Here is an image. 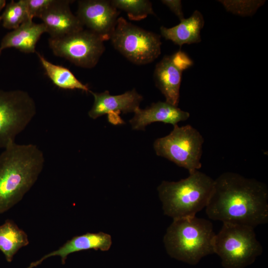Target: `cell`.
Segmentation results:
<instances>
[{"label": "cell", "mask_w": 268, "mask_h": 268, "mask_svg": "<svg viewBox=\"0 0 268 268\" xmlns=\"http://www.w3.org/2000/svg\"><path fill=\"white\" fill-rule=\"evenodd\" d=\"M161 2L166 5L180 19H184L182 2L180 0H163Z\"/></svg>", "instance_id": "cell-24"}, {"label": "cell", "mask_w": 268, "mask_h": 268, "mask_svg": "<svg viewBox=\"0 0 268 268\" xmlns=\"http://www.w3.org/2000/svg\"><path fill=\"white\" fill-rule=\"evenodd\" d=\"M28 244L26 233L12 220L7 219L0 226V251L8 262L12 261L20 248Z\"/></svg>", "instance_id": "cell-19"}, {"label": "cell", "mask_w": 268, "mask_h": 268, "mask_svg": "<svg viewBox=\"0 0 268 268\" xmlns=\"http://www.w3.org/2000/svg\"><path fill=\"white\" fill-rule=\"evenodd\" d=\"M69 0H53L39 16L50 38H56L80 31L83 26L70 8Z\"/></svg>", "instance_id": "cell-13"}, {"label": "cell", "mask_w": 268, "mask_h": 268, "mask_svg": "<svg viewBox=\"0 0 268 268\" xmlns=\"http://www.w3.org/2000/svg\"><path fill=\"white\" fill-rule=\"evenodd\" d=\"M112 4L118 10L125 11L129 18L138 21L149 15H155L151 2L148 0H111Z\"/></svg>", "instance_id": "cell-20"}, {"label": "cell", "mask_w": 268, "mask_h": 268, "mask_svg": "<svg viewBox=\"0 0 268 268\" xmlns=\"http://www.w3.org/2000/svg\"><path fill=\"white\" fill-rule=\"evenodd\" d=\"M205 207L211 219L255 228L268 221V189L255 179L225 172L214 180Z\"/></svg>", "instance_id": "cell-1"}, {"label": "cell", "mask_w": 268, "mask_h": 268, "mask_svg": "<svg viewBox=\"0 0 268 268\" xmlns=\"http://www.w3.org/2000/svg\"><path fill=\"white\" fill-rule=\"evenodd\" d=\"M45 32L46 30L43 23L37 24L33 20H27L2 38L0 54L3 50L9 48H15L24 53H34L36 52L37 42Z\"/></svg>", "instance_id": "cell-16"}, {"label": "cell", "mask_w": 268, "mask_h": 268, "mask_svg": "<svg viewBox=\"0 0 268 268\" xmlns=\"http://www.w3.org/2000/svg\"><path fill=\"white\" fill-rule=\"evenodd\" d=\"M112 245L110 235L103 233H86L72 237L58 250L50 253L40 260L33 262L27 268H33L40 264L45 259L52 256H59L62 264H65L68 255L84 250L94 249L102 251H108Z\"/></svg>", "instance_id": "cell-15"}, {"label": "cell", "mask_w": 268, "mask_h": 268, "mask_svg": "<svg viewBox=\"0 0 268 268\" xmlns=\"http://www.w3.org/2000/svg\"><path fill=\"white\" fill-rule=\"evenodd\" d=\"M89 92L94 97V103L88 112L89 117L96 119L107 114L109 122L115 125L124 123L119 116L121 113L134 112L143 99L135 89L118 95H112L107 90L102 93L90 90Z\"/></svg>", "instance_id": "cell-12"}, {"label": "cell", "mask_w": 268, "mask_h": 268, "mask_svg": "<svg viewBox=\"0 0 268 268\" xmlns=\"http://www.w3.org/2000/svg\"><path fill=\"white\" fill-rule=\"evenodd\" d=\"M173 127L169 134L154 142L156 154L188 170L189 174L199 170L202 166V135L190 125Z\"/></svg>", "instance_id": "cell-6"}, {"label": "cell", "mask_w": 268, "mask_h": 268, "mask_svg": "<svg viewBox=\"0 0 268 268\" xmlns=\"http://www.w3.org/2000/svg\"><path fill=\"white\" fill-rule=\"evenodd\" d=\"M3 27L14 29L27 20L28 17L25 0H11L5 6L0 15Z\"/></svg>", "instance_id": "cell-21"}, {"label": "cell", "mask_w": 268, "mask_h": 268, "mask_svg": "<svg viewBox=\"0 0 268 268\" xmlns=\"http://www.w3.org/2000/svg\"><path fill=\"white\" fill-rule=\"evenodd\" d=\"M120 11L107 0L78 1L76 16L83 27L104 41L110 40L116 26Z\"/></svg>", "instance_id": "cell-11"}, {"label": "cell", "mask_w": 268, "mask_h": 268, "mask_svg": "<svg viewBox=\"0 0 268 268\" xmlns=\"http://www.w3.org/2000/svg\"><path fill=\"white\" fill-rule=\"evenodd\" d=\"M214 254L221 260L224 268H244L253 263L263 252L254 228L223 223L213 242Z\"/></svg>", "instance_id": "cell-5"}, {"label": "cell", "mask_w": 268, "mask_h": 268, "mask_svg": "<svg viewBox=\"0 0 268 268\" xmlns=\"http://www.w3.org/2000/svg\"><path fill=\"white\" fill-rule=\"evenodd\" d=\"M36 53L46 74L55 85L65 90L79 89L89 92L88 86L80 81L68 68L53 64L40 53Z\"/></svg>", "instance_id": "cell-18"}, {"label": "cell", "mask_w": 268, "mask_h": 268, "mask_svg": "<svg viewBox=\"0 0 268 268\" xmlns=\"http://www.w3.org/2000/svg\"><path fill=\"white\" fill-rule=\"evenodd\" d=\"M215 233L208 220L196 216L174 219L167 228L164 243L172 258L190 265L214 254Z\"/></svg>", "instance_id": "cell-3"}, {"label": "cell", "mask_w": 268, "mask_h": 268, "mask_svg": "<svg viewBox=\"0 0 268 268\" xmlns=\"http://www.w3.org/2000/svg\"><path fill=\"white\" fill-rule=\"evenodd\" d=\"M36 114L35 101L27 91L0 89V148L15 142Z\"/></svg>", "instance_id": "cell-8"}, {"label": "cell", "mask_w": 268, "mask_h": 268, "mask_svg": "<svg viewBox=\"0 0 268 268\" xmlns=\"http://www.w3.org/2000/svg\"><path fill=\"white\" fill-rule=\"evenodd\" d=\"M226 10L240 16H251L263 5L265 0H219Z\"/></svg>", "instance_id": "cell-22"}, {"label": "cell", "mask_w": 268, "mask_h": 268, "mask_svg": "<svg viewBox=\"0 0 268 268\" xmlns=\"http://www.w3.org/2000/svg\"><path fill=\"white\" fill-rule=\"evenodd\" d=\"M177 182L163 181L158 187L165 214L174 219L192 217L207 205L214 180L199 170Z\"/></svg>", "instance_id": "cell-4"}, {"label": "cell", "mask_w": 268, "mask_h": 268, "mask_svg": "<svg viewBox=\"0 0 268 268\" xmlns=\"http://www.w3.org/2000/svg\"><path fill=\"white\" fill-rule=\"evenodd\" d=\"M204 24L201 13L196 10L189 18L180 21L178 25L171 28L162 26L161 35L166 40L171 41L181 47L184 44L200 43L201 41V31Z\"/></svg>", "instance_id": "cell-17"}, {"label": "cell", "mask_w": 268, "mask_h": 268, "mask_svg": "<svg viewBox=\"0 0 268 268\" xmlns=\"http://www.w3.org/2000/svg\"><path fill=\"white\" fill-rule=\"evenodd\" d=\"M54 54L76 66L91 68L98 63L105 48L104 41L88 29L48 40Z\"/></svg>", "instance_id": "cell-9"}, {"label": "cell", "mask_w": 268, "mask_h": 268, "mask_svg": "<svg viewBox=\"0 0 268 268\" xmlns=\"http://www.w3.org/2000/svg\"><path fill=\"white\" fill-rule=\"evenodd\" d=\"M0 154V214L18 202L42 172L43 152L34 144H8Z\"/></svg>", "instance_id": "cell-2"}, {"label": "cell", "mask_w": 268, "mask_h": 268, "mask_svg": "<svg viewBox=\"0 0 268 268\" xmlns=\"http://www.w3.org/2000/svg\"><path fill=\"white\" fill-rule=\"evenodd\" d=\"M193 64L191 58L181 50L165 56L156 64L154 80L156 86L165 96L166 102L178 106L183 72Z\"/></svg>", "instance_id": "cell-10"}, {"label": "cell", "mask_w": 268, "mask_h": 268, "mask_svg": "<svg viewBox=\"0 0 268 268\" xmlns=\"http://www.w3.org/2000/svg\"><path fill=\"white\" fill-rule=\"evenodd\" d=\"M53 0H25L28 17L33 20L38 17L53 2Z\"/></svg>", "instance_id": "cell-23"}, {"label": "cell", "mask_w": 268, "mask_h": 268, "mask_svg": "<svg viewBox=\"0 0 268 268\" xmlns=\"http://www.w3.org/2000/svg\"><path fill=\"white\" fill-rule=\"evenodd\" d=\"M160 35L119 17L110 40L116 50L133 63H150L161 54Z\"/></svg>", "instance_id": "cell-7"}, {"label": "cell", "mask_w": 268, "mask_h": 268, "mask_svg": "<svg viewBox=\"0 0 268 268\" xmlns=\"http://www.w3.org/2000/svg\"><path fill=\"white\" fill-rule=\"evenodd\" d=\"M5 4H6V0H0V11L5 6Z\"/></svg>", "instance_id": "cell-25"}, {"label": "cell", "mask_w": 268, "mask_h": 268, "mask_svg": "<svg viewBox=\"0 0 268 268\" xmlns=\"http://www.w3.org/2000/svg\"><path fill=\"white\" fill-rule=\"evenodd\" d=\"M1 16H0V21H1Z\"/></svg>", "instance_id": "cell-26"}, {"label": "cell", "mask_w": 268, "mask_h": 268, "mask_svg": "<svg viewBox=\"0 0 268 268\" xmlns=\"http://www.w3.org/2000/svg\"><path fill=\"white\" fill-rule=\"evenodd\" d=\"M134 113V116L130 123L132 128L136 130H144L146 126L154 122L170 124L174 126L188 120L190 116L189 112L166 101L153 103L144 109L138 107Z\"/></svg>", "instance_id": "cell-14"}]
</instances>
